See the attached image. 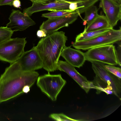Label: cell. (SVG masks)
<instances>
[{
  "label": "cell",
  "instance_id": "e0dca14e",
  "mask_svg": "<svg viewBox=\"0 0 121 121\" xmlns=\"http://www.w3.org/2000/svg\"><path fill=\"white\" fill-rule=\"evenodd\" d=\"M92 82L94 85V88L96 90L97 94L102 92H104L107 95L113 93L112 88L97 76L95 77Z\"/></svg>",
  "mask_w": 121,
  "mask_h": 121
},
{
  "label": "cell",
  "instance_id": "5b68a950",
  "mask_svg": "<svg viewBox=\"0 0 121 121\" xmlns=\"http://www.w3.org/2000/svg\"><path fill=\"white\" fill-rule=\"evenodd\" d=\"M25 38H10L0 45V60L11 64L17 61L24 52Z\"/></svg>",
  "mask_w": 121,
  "mask_h": 121
},
{
  "label": "cell",
  "instance_id": "4fadbf2b",
  "mask_svg": "<svg viewBox=\"0 0 121 121\" xmlns=\"http://www.w3.org/2000/svg\"><path fill=\"white\" fill-rule=\"evenodd\" d=\"M32 6L25 9L23 13L27 14L30 16L34 13L43 10L56 11L60 10H70V3L64 1L55 0L47 3L32 2Z\"/></svg>",
  "mask_w": 121,
  "mask_h": 121
},
{
  "label": "cell",
  "instance_id": "d6986e66",
  "mask_svg": "<svg viewBox=\"0 0 121 121\" xmlns=\"http://www.w3.org/2000/svg\"><path fill=\"white\" fill-rule=\"evenodd\" d=\"M77 13L70 10H60L52 11L42 14V17L48 18L62 17Z\"/></svg>",
  "mask_w": 121,
  "mask_h": 121
},
{
  "label": "cell",
  "instance_id": "44dd1931",
  "mask_svg": "<svg viewBox=\"0 0 121 121\" xmlns=\"http://www.w3.org/2000/svg\"><path fill=\"white\" fill-rule=\"evenodd\" d=\"M50 118L55 121H79L72 119L62 113H53L50 114Z\"/></svg>",
  "mask_w": 121,
  "mask_h": 121
},
{
  "label": "cell",
  "instance_id": "7402d4cb",
  "mask_svg": "<svg viewBox=\"0 0 121 121\" xmlns=\"http://www.w3.org/2000/svg\"><path fill=\"white\" fill-rule=\"evenodd\" d=\"M105 69L117 77L121 78V69L119 67H116L113 65H104Z\"/></svg>",
  "mask_w": 121,
  "mask_h": 121
},
{
  "label": "cell",
  "instance_id": "603a6c76",
  "mask_svg": "<svg viewBox=\"0 0 121 121\" xmlns=\"http://www.w3.org/2000/svg\"><path fill=\"white\" fill-rule=\"evenodd\" d=\"M121 44L120 43L117 47V50L116 49L115 52L117 61L118 64L121 66Z\"/></svg>",
  "mask_w": 121,
  "mask_h": 121
},
{
  "label": "cell",
  "instance_id": "d4e9b609",
  "mask_svg": "<svg viewBox=\"0 0 121 121\" xmlns=\"http://www.w3.org/2000/svg\"><path fill=\"white\" fill-rule=\"evenodd\" d=\"M15 0H0V6L5 5H12L13 2Z\"/></svg>",
  "mask_w": 121,
  "mask_h": 121
},
{
  "label": "cell",
  "instance_id": "277c9868",
  "mask_svg": "<svg viewBox=\"0 0 121 121\" xmlns=\"http://www.w3.org/2000/svg\"><path fill=\"white\" fill-rule=\"evenodd\" d=\"M66 82L61 74L52 75L48 73L38 77L37 84L42 92L55 101Z\"/></svg>",
  "mask_w": 121,
  "mask_h": 121
},
{
  "label": "cell",
  "instance_id": "ac0fdd59",
  "mask_svg": "<svg viewBox=\"0 0 121 121\" xmlns=\"http://www.w3.org/2000/svg\"><path fill=\"white\" fill-rule=\"evenodd\" d=\"M84 13L85 16L83 20L84 25L86 24L88 25L99 15L97 7L94 5L89 7Z\"/></svg>",
  "mask_w": 121,
  "mask_h": 121
},
{
  "label": "cell",
  "instance_id": "52a82bcc",
  "mask_svg": "<svg viewBox=\"0 0 121 121\" xmlns=\"http://www.w3.org/2000/svg\"><path fill=\"white\" fill-rule=\"evenodd\" d=\"M92 68L97 76L112 89L113 93L121 99V79L106 70L104 64L96 62H91Z\"/></svg>",
  "mask_w": 121,
  "mask_h": 121
},
{
  "label": "cell",
  "instance_id": "9a60e30c",
  "mask_svg": "<svg viewBox=\"0 0 121 121\" xmlns=\"http://www.w3.org/2000/svg\"><path fill=\"white\" fill-rule=\"evenodd\" d=\"M108 28H112L110 27L106 16L99 15L87 25L86 30V31H89Z\"/></svg>",
  "mask_w": 121,
  "mask_h": 121
},
{
  "label": "cell",
  "instance_id": "cb8c5ba5",
  "mask_svg": "<svg viewBox=\"0 0 121 121\" xmlns=\"http://www.w3.org/2000/svg\"><path fill=\"white\" fill-rule=\"evenodd\" d=\"M38 37L39 38L47 36L45 30L43 29H40L37 31L36 34Z\"/></svg>",
  "mask_w": 121,
  "mask_h": 121
},
{
  "label": "cell",
  "instance_id": "f546056e",
  "mask_svg": "<svg viewBox=\"0 0 121 121\" xmlns=\"http://www.w3.org/2000/svg\"><path fill=\"white\" fill-rule=\"evenodd\" d=\"M116 2H117L119 4H121V0H114Z\"/></svg>",
  "mask_w": 121,
  "mask_h": 121
},
{
  "label": "cell",
  "instance_id": "7a4b0ae2",
  "mask_svg": "<svg viewBox=\"0 0 121 121\" xmlns=\"http://www.w3.org/2000/svg\"><path fill=\"white\" fill-rule=\"evenodd\" d=\"M67 40L64 32L57 31L42 38L35 46L42 60V68L48 72L57 70L59 59Z\"/></svg>",
  "mask_w": 121,
  "mask_h": 121
},
{
  "label": "cell",
  "instance_id": "9c48e42d",
  "mask_svg": "<svg viewBox=\"0 0 121 121\" xmlns=\"http://www.w3.org/2000/svg\"><path fill=\"white\" fill-rule=\"evenodd\" d=\"M77 13L58 17L48 18L40 25L39 29H43L47 36L57 31L60 29L68 27L74 22L79 16Z\"/></svg>",
  "mask_w": 121,
  "mask_h": 121
},
{
  "label": "cell",
  "instance_id": "ba28073f",
  "mask_svg": "<svg viewBox=\"0 0 121 121\" xmlns=\"http://www.w3.org/2000/svg\"><path fill=\"white\" fill-rule=\"evenodd\" d=\"M17 61L23 71H34L43 68L42 60L34 46L29 50L24 52Z\"/></svg>",
  "mask_w": 121,
  "mask_h": 121
},
{
  "label": "cell",
  "instance_id": "4316f807",
  "mask_svg": "<svg viewBox=\"0 0 121 121\" xmlns=\"http://www.w3.org/2000/svg\"><path fill=\"white\" fill-rule=\"evenodd\" d=\"M56 1H64L69 3L79 2H84L89 0H55Z\"/></svg>",
  "mask_w": 121,
  "mask_h": 121
},
{
  "label": "cell",
  "instance_id": "8992f818",
  "mask_svg": "<svg viewBox=\"0 0 121 121\" xmlns=\"http://www.w3.org/2000/svg\"><path fill=\"white\" fill-rule=\"evenodd\" d=\"M116 48L112 44H109L90 49L84 54L86 60L96 62L112 65L118 64Z\"/></svg>",
  "mask_w": 121,
  "mask_h": 121
},
{
  "label": "cell",
  "instance_id": "30bf717a",
  "mask_svg": "<svg viewBox=\"0 0 121 121\" xmlns=\"http://www.w3.org/2000/svg\"><path fill=\"white\" fill-rule=\"evenodd\" d=\"M9 19L10 22L6 27L13 32L23 31L36 24L27 14L19 10H13Z\"/></svg>",
  "mask_w": 121,
  "mask_h": 121
},
{
  "label": "cell",
  "instance_id": "8fae6325",
  "mask_svg": "<svg viewBox=\"0 0 121 121\" xmlns=\"http://www.w3.org/2000/svg\"><path fill=\"white\" fill-rule=\"evenodd\" d=\"M57 70L66 73L76 82L86 93H88L90 89L94 88V85L92 82L88 81L86 77L78 72L74 67L66 61L59 60L57 64Z\"/></svg>",
  "mask_w": 121,
  "mask_h": 121
},
{
  "label": "cell",
  "instance_id": "83f0119b",
  "mask_svg": "<svg viewBox=\"0 0 121 121\" xmlns=\"http://www.w3.org/2000/svg\"><path fill=\"white\" fill-rule=\"evenodd\" d=\"M32 2H40L43 3H47L54 1L55 0H30Z\"/></svg>",
  "mask_w": 121,
  "mask_h": 121
},
{
  "label": "cell",
  "instance_id": "5bb4252c",
  "mask_svg": "<svg viewBox=\"0 0 121 121\" xmlns=\"http://www.w3.org/2000/svg\"><path fill=\"white\" fill-rule=\"evenodd\" d=\"M68 63L74 67L80 68L86 60L84 53L78 49L65 46L61 54Z\"/></svg>",
  "mask_w": 121,
  "mask_h": 121
},
{
  "label": "cell",
  "instance_id": "484cf974",
  "mask_svg": "<svg viewBox=\"0 0 121 121\" xmlns=\"http://www.w3.org/2000/svg\"><path fill=\"white\" fill-rule=\"evenodd\" d=\"M12 5L15 8H20L21 6V2L19 0H15L13 2Z\"/></svg>",
  "mask_w": 121,
  "mask_h": 121
},
{
  "label": "cell",
  "instance_id": "2e32d148",
  "mask_svg": "<svg viewBox=\"0 0 121 121\" xmlns=\"http://www.w3.org/2000/svg\"><path fill=\"white\" fill-rule=\"evenodd\" d=\"M112 28H108L96 30L86 31L85 26L83 31L77 35L75 38V41H82L92 38Z\"/></svg>",
  "mask_w": 121,
  "mask_h": 121
},
{
  "label": "cell",
  "instance_id": "7c38bea8",
  "mask_svg": "<svg viewBox=\"0 0 121 121\" xmlns=\"http://www.w3.org/2000/svg\"><path fill=\"white\" fill-rule=\"evenodd\" d=\"M99 7L102 9L111 28L121 19V4L114 0H100Z\"/></svg>",
  "mask_w": 121,
  "mask_h": 121
},
{
  "label": "cell",
  "instance_id": "f1b7e54d",
  "mask_svg": "<svg viewBox=\"0 0 121 121\" xmlns=\"http://www.w3.org/2000/svg\"><path fill=\"white\" fill-rule=\"evenodd\" d=\"M30 87L28 86H25L23 88L22 91L23 93H27L30 90Z\"/></svg>",
  "mask_w": 121,
  "mask_h": 121
},
{
  "label": "cell",
  "instance_id": "6da1fadb",
  "mask_svg": "<svg viewBox=\"0 0 121 121\" xmlns=\"http://www.w3.org/2000/svg\"><path fill=\"white\" fill-rule=\"evenodd\" d=\"M39 75L35 71H22L17 61L10 64L0 77V103L23 93V87L26 86L31 87Z\"/></svg>",
  "mask_w": 121,
  "mask_h": 121
},
{
  "label": "cell",
  "instance_id": "3957f363",
  "mask_svg": "<svg viewBox=\"0 0 121 121\" xmlns=\"http://www.w3.org/2000/svg\"><path fill=\"white\" fill-rule=\"evenodd\" d=\"M121 40V29H111L103 33L87 40L75 41L72 44L75 48L84 50L105 45L113 44Z\"/></svg>",
  "mask_w": 121,
  "mask_h": 121
},
{
  "label": "cell",
  "instance_id": "ffe728a7",
  "mask_svg": "<svg viewBox=\"0 0 121 121\" xmlns=\"http://www.w3.org/2000/svg\"><path fill=\"white\" fill-rule=\"evenodd\" d=\"M13 32L6 27H0V45L11 38Z\"/></svg>",
  "mask_w": 121,
  "mask_h": 121
}]
</instances>
